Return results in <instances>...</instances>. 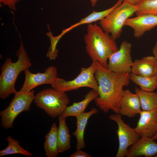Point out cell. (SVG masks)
Wrapping results in <instances>:
<instances>
[{"label":"cell","instance_id":"13","mask_svg":"<svg viewBox=\"0 0 157 157\" xmlns=\"http://www.w3.org/2000/svg\"><path fill=\"white\" fill-rule=\"evenodd\" d=\"M152 138L141 137L128 149L126 157L154 156L157 153V143Z\"/></svg>","mask_w":157,"mask_h":157},{"label":"cell","instance_id":"33","mask_svg":"<svg viewBox=\"0 0 157 157\" xmlns=\"http://www.w3.org/2000/svg\"><path fill=\"white\" fill-rule=\"evenodd\" d=\"M156 76L157 78V72H156Z\"/></svg>","mask_w":157,"mask_h":157},{"label":"cell","instance_id":"1","mask_svg":"<svg viewBox=\"0 0 157 157\" xmlns=\"http://www.w3.org/2000/svg\"><path fill=\"white\" fill-rule=\"evenodd\" d=\"M129 73L111 72L96 61L94 76L98 83L99 95L94 101L104 113L111 110L115 113H119L123 88L128 86L130 83Z\"/></svg>","mask_w":157,"mask_h":157},{"label":"cell","instance_id":"7","mask_svg":"<svg viewBox=\"0 0 157 157\" xmlns=\"http://www.w3.org/2000/svg\"><path fill=\"white\" fill-rule=\"evenodd\" d=\"M96 61H92L88 67H82L77 76L72 80L66 81L57 77L52 87L56 90L63 92L78 89L82 87H88L97 91L98 83L95 78Z\"/></svg>","mask_w":157,"mask_h":157},{"label":"cell","instance_id":"25","mask_svg":"<svg viewBox=\"0 0 157 157\" xmlns=\"http://www.w3.org/2000/svg\"><path fill=\"white\" fill-rule=\"evenodd\" d=\"M47 26L49 32L46 33V34L50 39L51 45L47 51L46 56L50 60H55L57 56L58 51L56 48L58 43L55 42L52 38V36L53 35L50 31L49 24H47Z\"/></svg>","mask_w":157,"mask_h":157},{"label":"cell","instance_id":"14","mask_svg":"<svg viewBox=\"0 0 157 157\" xmlns=\"http://www.w3.org/2000/svg\"><path fill=\"white\" fill-rule=\"evenodd\" d=\"M120 106L119 113L129 117H134L142 110L138 96L129 89L124 90Z\"/></svg>","mask_w":157,"mask_h":157},{"label":"cell","instance_id":"20","mask_svg":"<svg viewBox=\"0 0 157 157\" xmlns=\"http://www.w3.org/2000/svg\"><path fill=\"white\" fill-rule=\"evenodd\" d=\"M135 92L139 97L142 110H150L157 108V92L145 91L137 88Z\"/></svg>","mask_w":157,"mask_h":157},{"label":"cell","instance_id":"19","mask_svg":"<svg viewBox=\"0 0 157 157\" xmlns=\"http://www.w3.org/2000/svg\"><path fill=\"white\" fill-rule=\"evenodd\" d=\"M58 128L56 123H53L48 133L45 136L44 148L47 157H56L59 153L58 147Z\"/></svg>","mask_w":157,"mask_h":157},{"label":"cell","instance_id":"27","mask_svg":"<svg viewBox=\"0 0 157 157\" xmlns=\"http://www.w3.org/2000/svg\"><path fill=\"white\" fill-rule=\"evenodd\" d=\"M70 157H90V156L86 153L81 151V149H77L74 153L71 154Z\"/></svg>","mask_w":157,"mask_h":157},{"label":"cell","instance_id":"18","mask_svg":"<svg viewBox=\"0 0 157 157\" xmlns=\"http://www.w3.org/2000/svg\"><path fill=\"white\" fill-rule=\"evenodd\" d=\"M59 126L57 131L58 147L59 153L66 151L71 147L70 135L66 123V117L59 116Z\"/></svg>","mask_w":157,"mask_h":157},{"label":"cell","instance_id":"5","mask_svg":"<svg viewBox=\"0 0 157 157\" xmlns=\"http://www.w3.org/2000/svg\"><path fill=\"white\" fill-rule=\"evenodd\" d=\"M136 10V6L123 1L99 21L100 26L116 40L120 36L126 20L135 13Z\"/></svg>","mask_w":157,"mask_h":157},{"label":"cell","instance_id":"11","mask_svg":"<svg viewBox=\"0 0 157 157\" xmlns=\"http://www.w3.org/2000/svg\"><path fill=\"white\" fill-rule=\"evenodd\" d=\"M134 130L140 137L152 138L157 132V108L150 110H142Z\"/></svg>","mask_w":157,"mask_h":157},{"label":"cell","instance_id":"26","mask_svg":"<svg viewBox=\"0 0 157 157\" xmlns=\"http://www.w3.org/2000/svg\"><path fill=\"white\" fill-rule=\"evenodd\" d=\"M19 1V0H0V4L3 3L4 5L8 6L10 8L16 11L17 8L16 5Z\"/></svg>","mask_w":157,"mask_h":157},{"label":"cell","instance_id":"12","mask_svg":"<svg viewBox=\"0 0 157 157\" xmlns=\"http://www.w3.org/2000/svg\"><path fill=\"white\" fill-rule=\"evenodd\" d=\"M125 26L132 28L134 36L139 38L146 32L157 26V15L143 14L129 18L126 21Z\"/></svg>","mask_w":157,"mask_h":157},{"label":"cell","instance_id":"9","mask_svg":"<svg viewBox=\"0 0 157 157\" xmlns=\"http://www.w3.org/2000/svg\"><path fill=\"white\" fill-rule=\"evenodd\" d=\"M131 43L126 41H123L118 49L109 58L107 69L115 73L131 72L133 62L131 54Z\"/></svg>","mask_w":157,"mask_h":157},{"label":"cell","instance_id":"32","mask_svg":"<svg viewBox=\"0 0 157 157\" xmlns=\"http://www.w3.org/2000/svg\"><path fill=\"white\" fill-rule=\"evenodd\" d=\"M154 157H157V153L155 155Z\"/></svg>","mask_w":157,"mask_h":157},{"label":"cell","instance_id":"21","mask_svg":"<svg viewBox=\"0 0 157 157\" xmlns=\"http://www.w3.org/2000/svg\"><path fill=\"white\" fill-rule=\"evenodd\" d=\"M130 80L139 86L141 89L147 91H153L157 89V78L156 76L146 77L129 73Z\"/></svg>","mask_w":157,"mask_h":157},{"label":"cell","instance_id":"29","mask_svg":"<svg viewBox=\"0 0 157 157\" xmlns=\"http://www.w3.org/2000/svg\"><path fill=\"white\" fill-rule=\"evenodd\" d=\"M152 51L154 56L157 60V42L156 43Z\"/></svg>","mask_w":157,"mask_h":157},{"label":"cell","instance_id":"24","mask_svg":"<svg viewBox=\"0 0 157 157\" xmlns=\"http://www.w3.org/2000/svg\"><path fill=\"white\" fill-rule=\"evenodd\" d=\"M135 14L157 15V0H144L136 6Z\"/></svg>","mask_w":157,"mask_h":157},{"label":"cell","instance_id":"3","mask_svg":"<svg viewBox=\"0 0 157 157\" xmlns=\"http://www.w3.org/2000/svg\"><path fill=\"white\" fill-rule=\"evenodd\" d=\"M18 33L20 38V45L16 53L17 60L16 62H12L11 58L7 57L1 67L0 98L2 99H4L11 94H15L17 92L15 85L19 75L22 72L31 66L20 35Z\"/></svg>","mask_w":157,"mask_h":157},{"label":"cell","instance_id":"17","mask_svg":"<svg viewBox=\"0 0 157 157\" xmlns=\"http://www.w3.org/2000/svg\"><path fill=\"white\" fill-rule=\"evenodd\" d=\"M98 95L97 91L92 89L86 94L84 98L82 101L78 102H75L72 105L67 106L61 116L66 117L70 116L77 117L84 112L88 104Z\"/></svg>","mask_w":157,"mask_h":157},{"label":"cell","instance_id":"10","mask_svg":"<svg viewBox=\"0 0 157 157\" xmlns=\"http://www.w3.org/2000/svg\"><path fill=\"white\" fill-rule=\"evenodd\" d=\"M25 78L20 92H28L35 87L44 84H53L57 77V71L54 66H51L46 68L43 73H31L27 68L24 70Z\"/></svg>","mask_w":157,"mask_h":157},{"label":"cell","instance_id":"2","mask_svg":"<svg viewBox=\"0 0 157 157\" xmlns=\"http://www.w3.org/2000/svg\"><path fill=\"white\" fill-rule=\"evenodd\" d=\"M84 36L86 51L92 61L107 67L110 56L119 49L111 35L96 24H88Z\"/></svg>","mask_w":157,"mask_h":157},{"label":"cell","instance_id":"4","mask_svg":"<svg viewBox=\"0 0 157 157\" xmlns=\"http://www.w3.org/2000/svg\"><path fill=\"white\" fill-rule=\"evenodd\" d=\"M34 102L37 106L44 110L50 117L55 118L63 114L69 99L65 92L53 88H47L36 94Z\"/></svg>","mask_w":157,"mask_h":157},{"label":"cell","instance_id":"22","mask_svg":"<svg viewBox=\"0 0 157 157\" xmlns=\"http://www.w3.org/2000/svg\"><path fill=\"white\" fill-rule=\"evenodd\" d=\"M6 139L8 145L6 148L0 151V156L15 154H21L28 157L32 156L31 153L20 146L18 140L14 139L10 136H7Z\"/></svg>","mask_w":157,"mask_h":157},{"label":"cell","instance_id":"16","mask_svg":"<svg viewBox=\"0 0 157 157\" xmlns=\"http://www.w3.org/2000/svg\"><path fill=\"white\" fill-rule=\"evenodd\" d=\"M98 110L92 108L89 112H84L76 117V129L72 135L76 137L77 143L75 148L77 149L85 147V143L84 140V133L88 119L91 116L97 114Z\"/></svg>","mask_w":157,"mask_h":157},{"label":"cell","instance_id":"15","mask_svg":"<svg viewBox=\"0 0 157 157\" xmlns=\"http://www.w3.org/2000/svg\"><path fill=\"white\" fill-rule=\"evenodd\" d=\"M157 68V60L154 56H148L135 60L131 72L143 77H154L156 76Z\"/></svg>","mask_w":157,"mask_h":157},{"label":"cell","instance_id":"31","mask_svg":"<svg viewBox=\"0 0 157 157\" xmlns=\"http://www.w3.org/2000/svg\"><path fill=\"white\" fill-rule=\"evenodd\" d=\"M152 138L154 140L157 139V132Z\"/></svg>","mask_w":157,"mask_h":157},{"label":"cell","instance_id":"8","mask_svg":"<svg viewBox=\"0 0 157 157\" xmlns=\"http://www.w3.org/2000/svg\"><path fill=\"white\" fill-rule=\"evenodd\" d=\"M122 116L119 113H115L110 115L108 117L110 119L115 122L118 126L117 133L119 145L116 157L125 156L128 148L141 138L134 129L124 122Z\"/></svg>","mask_w":157,"mask_h":157},{"label":"cell","instance_id":"6","mask_svg":"<svg viewBox=\"0 0 157 157\" xmlns=\"http://www.w3.org/2000/svg\"><path fill=\"white\" fill-rule=\"evenodd\" d=\"M35 90L25 92H17L8 106L0 112L1 126L4 129L13 128V122L17 115L24 111L30 110L34 100Z\"/></svg>","mask_w":157,"mask_h":157},{"label":"cell","instance_id":"28","mask_svg":"<svg viewBox=\"0 0 157 157\" xmlns=\"http://www.w3.org/2000/svg\"><path fill=\"white\" fill-rule=\"evenodd\" d=\"M144 0H123V1L128 2L136 6Z\"/></svg>","mask_w":157,"mask_h":157},{"label":"cell","instance_id":"30","mask_svg":"<svg viewBox=\"0 0 157 157\" xmlns=\"http://www.w3.org/2000/svg\"><path fill=\"white\" fill-rule=\"evenodd\" d=\"M98 0H90L92 7L95 6L96 3Z\"/></svg>","mask_w":157,"mask_h":157},{"label":"cell","instance_id":"23","mask_svg":"<svg viewBox=\"0 0 157 157\" xmlns=\"http://www.w3.org/2000/svg\"><path fill=\"white\" fill-rule=\"evenodd\" d=\"M104 14L102 11L97 12L94 10L85 17L82 19L78 22L71 25L69 27L63 30L61 33L64 35L66 33L74 28L85 24H91L98 21H100L103 18Z\"/></svg>","mask_w":157,"mask_h":157}]
</instances>
